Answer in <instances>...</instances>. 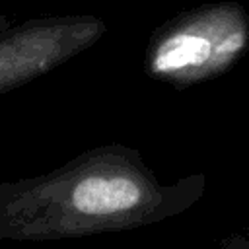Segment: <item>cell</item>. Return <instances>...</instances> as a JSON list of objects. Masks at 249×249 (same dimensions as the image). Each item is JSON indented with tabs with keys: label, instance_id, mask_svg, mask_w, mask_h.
Wrapping results in <instances>:
<instances>
[{
	"label": "cell",
	"instance_id": "obj_1",
	"mask_svg": "<svg viewBox=\"0 0 249 249\" xmlns=\"http://www.w3.org/2000/svg\"><path fill=\"white\" fill-rule=\"evenodd\" d=\"M204 191V173L163 183L136 148L101 144L56 169L2 181L0 243L60 241L154 226L187 212Z\"/></svg>",
	"mask_w": 249,
	"mask_h": 249
},
{
	"label": "cell",
	"instance_id": "obj_2",
	"mask_svg": "<svg viewBox=\"0 0 249 249\" xmlns=\"http://www.w3.org/2000/svg\"><path fill=\"white\" fill-rule=\"evenodd\" d=\"M249 51V14L237 0L183 10L158 25L144 51V72L175 89L214 80Z\"/></svg>",
	"mask_w": 249,
	"mask_h": 249
},
{
	"label": "cell",
	"instance_id": "obj_3",
	"mask_svg": "<svg viewBox=\"0 0 249 249\" xmlns=\"http://www.w3.org/2000/svg\"><path fill=\"white\" fill-rule=\"evenodd\" d=\"M107 33L93 14H54L29 18L0 33V95L49 74Z\"/></svg>",
	"mask_w": 249,
	"mask_h": 249
},
{
	"label": "cell",
	"instance_id": "obj_4",
	"mask_svg": "<svg viewBox=\"0 0 249 249\" xmlns=\"http://www.w3.org/2000/svg\"><path fill=\"white\" fill-rule=\"evenodd\" d=\"M218 249H249V228L222 239Z\"/></svg>",
	"mask_w": 249,
	"mask_h": 249
},
{
	"label": "cell",
	"instance_id": "obj_5",
	"mask_svg": "<svg viewBox=\"0 0 249 249\" xmlns=\"http://www.w3.org/2000/svg\"><path fill=\"white\" fill-rule=\"evenodd\" d=\"M10 25V18L8 16H0V33Z\"/></svg>",
	"mask_w": 249,
	"mask_h": 249
}]
</instances>
